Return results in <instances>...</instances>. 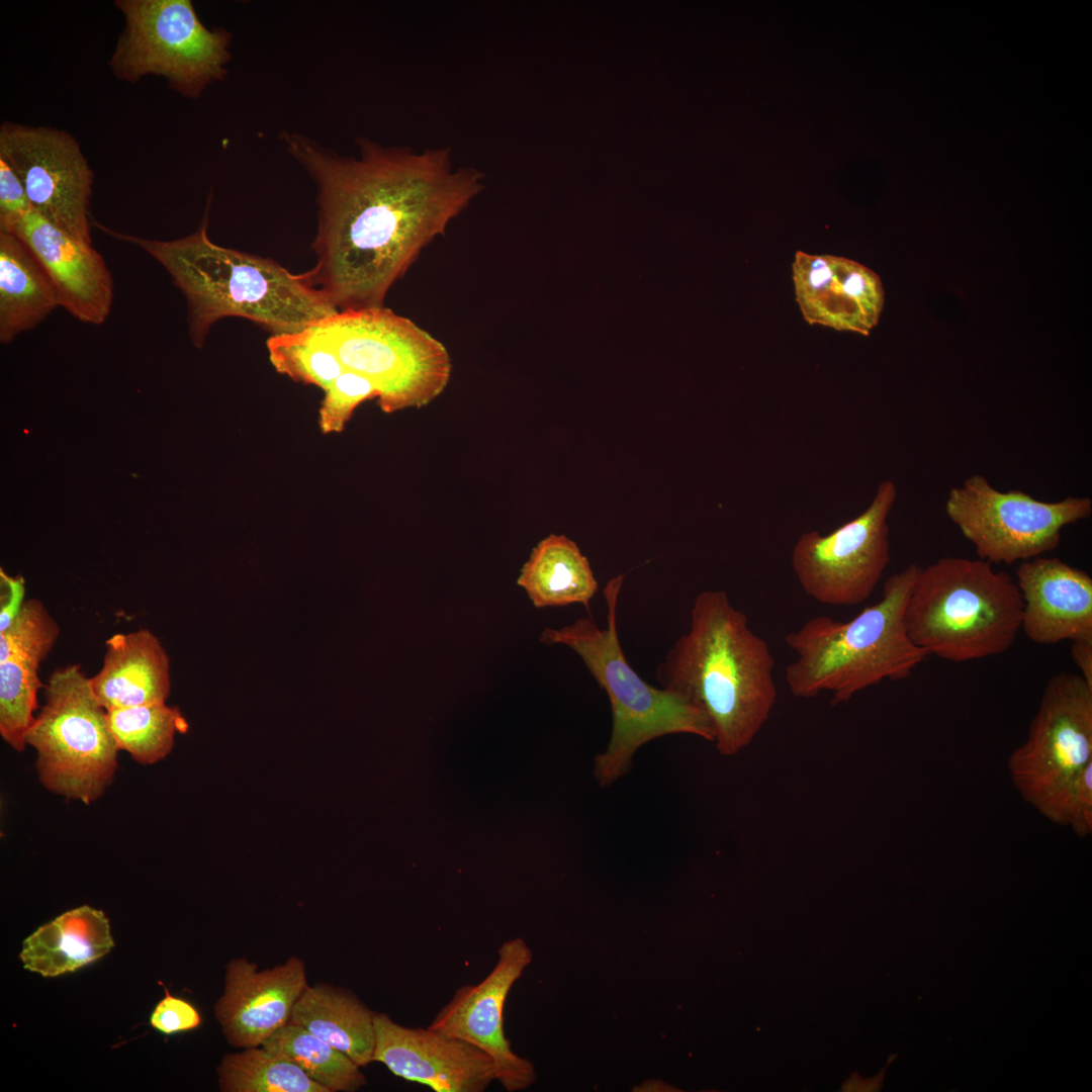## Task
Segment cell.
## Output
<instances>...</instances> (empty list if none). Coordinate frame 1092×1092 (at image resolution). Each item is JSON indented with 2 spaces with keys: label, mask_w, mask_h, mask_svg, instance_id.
<instances>
[{
  "label": "cell",
  "mask_w": 1092,
  "mask_h": 1092,
  "mask_svg": "<svg viewBox=\"0 0 1092 1092\" xmlns=\"http://www.w3.org/2000/svg\"><path fill=\"white\" fill-rule=\"evenodd\" d=\"M58 306L57 290L39 262L16 236L0 231V341L36 328Z\"/></svg>",
  "instance_id": "cell-22"
},
{
  "label": "cell",
  "mask_w": 1092,
  "mask_h": 1092,
  "mask_svg": "<svg viewBox=\"0 0 1092 1092\" xmlns=\"http://www.w3.org/2000/svg\"><path fill=\"white\" fill-rule=\"evenodd\" d=\"M1071 656L1082 678L1092 687V639L1071 642Z\"/></svg>",
  "instance_id": "cell-35"
},
{
  "label": "cell",
  "mask_w": 1092,
  "mask_h": 1092,
  "mask_svg": "<svg viewBox=\"0 0 1092 1092\" xmlns=\"http://www.w3.org/2000/svg\"><path fill=\"white\" fill-rule=\"evenodd\" d=\"M218 1076L225 1092H329L299 1067L262 1045L225 1056Z\"/></svg>",
  "instance_id": "cell-27"
},
{
  "label": "cell",
  "mask_w": 1092,
  "mask_h": 1092,
  "mask_svg": "<svg viewBox=\"0 0 1092 1092\" xmlns=\"http://www.w3.org/2000/svg\"><path fill=\"white\" fill-rule=\"evenodd\" d=\"M44 696L26 734V744L37 752L40 781L56 794L90 803L103 794L117 765L107 711L80 664L56 669Z\"/></svg>",
  "instance_id": "cell-9"
},
{
  "label": "cell",
  "mask_w": 1092,
  "mask_h": 1092,
  "mask_svg": "<svg viewBox=\"0 0 1092 1092\" xmlns=\"http://www.w3.org/2000/svg\"><path fill=\"white\" fill-rule=\"evenodd\" d=\"M1092 761V687L1062 671L1046 682L1025 741L1012 751L1008 769L1021 798L1051 822L1064 826L1069 791Z\"/></svg>",
  "instance_id": "cell-10"
},
{
  "label": "cell",
  "mask_w": 1092,
  "mask_h": 1092,
  "mask_svg": "<svg viewBox=\"0 0 1092 1092\" xmlns=\"http://www.w3.org/2000/svg\"><path fill=\"white\" fill-rule=\"evenodd\" d=\"M1021 630L1041 645L1092 639V577L1057 557H1035L1016 570Z\"/></svg>",
  "instance_id": "cell-19"
},
{
  "label": "cell",
  "mask_w": 1092,
  "mask_h": 1092,
  "mask_svg": "<svg viewBox=\"0 0 1092 1092\" xmlns=\"http://www.w3.org/2000/svg\"><path fill=\"white\" fill-rule=\"evenodd\" d=\"M945 512L979 559L1011 564L1056 549L1066 526L1091 516L1092 500L1068 496L1042 502L1021 490H997L974 474L949 490Z\"/></svg>",
  "instance_id": "cell-11"
},
{
  "label": "cell",
  "mask_w": 1092,
  "mask_h": 1092,
  "mask_svg": "<svg viewBox=\"0 0 1092 1092\" xmlns=\"http://www.w3.org/2000/svg\"><path fill=\"white\" fill-rule=\"evenodd\" d=\"M281 141L316 185L315 266L304 275L338 310L383 306L393 283L484 189L450 148L417 152L359 138L341 156L297 132Z\"/></svg>",
  "instance_id": "cell-1"
},
{
  "label": "cell",
  "mask_w": 1092,
  "mask_h": 1092,
  "mask_svg": "<svg viewBox=\"0 0 1092 1092\" xmlns=\"http://www.w3.org/2000/svg\"><path fill=\"white\" fill-rule=\"evenodd\" d=\"M0 231L16 236L52 280L60 301L80 322L102 325L113 300V279L92 244L77 241L35 209L0 221Z\"/></svg>",
  "instance_id": "cell-16"
},
{
  "label": "cell",
  "mask_w": 1092,
  "mask_h": 1092,
  "mask_svg": "<svg viewBox=\"0 0 1092 1092\" xmlns=\"http://www.w3.org/2000/svg\"><path fill=\"white\" fill-rule=\"evenodd\" d=\"M40 662L11 657L0 661V733L15 750L22 751L34 721L37 692L44 688L38 676Z\"/></svg>",
  "instance_id": "cell-28"
},
{
  "label": "cell",
  "mask_w": 1092,
  "mask_h": 1092,
  "mask_svg": "<svg viewBox=\"0 0 1092 1092\" xmlns=\"http://www.w3.org/2000/svg\"><path fill=\"white\" fill-rule=\"evenodd\" d=\"M1022 607L1008 573L979 558L945 556L920 568L904 619L927 655L965 662L1006 652L1021 630Z\"/></svg>",
  "instance_id": "cell-6"
},
{
  "label": "cell",
  "mask_w": 1092,
  "mask_h": 1092,
  "mask_svg": "<svg viewBox=\"0 0 1092 1092\" xmlns=\"http://www.w3.org/2000/svg\"><path fill=\"white\" fill-rule=\"evenodd\" d=\"M60 628L38 599L24 602L10 625L0 632V661L21 657L41 662L53 649Z\"/></svg>",
  "instance_id": "cell-29"
},
{
  "label": "cell",
  "mask_w": 1092,
  "mask_h": 1092,
  "mask_svg": "<svg viewBox=\"0 0 1092 1092\" xmlns=\"http://www.w3.org/2000/svg\"><path fill=\"white\" fill-rule=\"evenodd\" d=\"M113 945L108 918L85 905L36 929L24 940L19 957L26 970L57 977L101 959Z\"/></svg>",
  "instance_id": "cell-21"
},
{
  "label": "cell",
  "mask_w": 1092,
  "mask_h": 1092,
  "mask_svg": "<svg viewBox=\"0 0 1092 1092\" xmlns=\"http://www.w3.org/2000/svg\"><path fill=\"white\" fill-rule=\"evenodd\" d=\"M921 566L910 564L884 583L881 600L849 621L816 616L785 637L797 658L785 671L790 692L833 705L885 679L902 680L928 656L908 636L905 606Z\"/></svg>",
  "instance_id": "cell-4"
},
{
  "label": "cell",
  "mask_w": 1092,
  "mask_h": 1092,
  "mask_svg": "<svg viewBox=\"0 0 1092 1092\" xmlns=\"http://www.w3.org/2000/svg\"><path fill=\"white\" fill-rule=\"evenodd\" d=\"M897 488L885 480L870 506L832 532L803 533L792 551L802 589L829 606H855L871 597L890 562L888 516Z\"/></svg>",
  "instance_id": "cell-12"
},
{
  "label": "cell",
  "mask_w": 1092,
  "mask_h": 1092,
  "mask_svg": "<svg viewBox=\"0 0 1092 1092\" xmlns=\"http://www.w3.org/2000/svg\"><path fill=\"white\" fill-rule=\"evenodd\" d=\"M374 1016L375 1012L346 990L307 985L289 1022L324 1039L362 1068L373 1062Z\"/></svg>",
  "instance_id": "cell-23"
},
{
  "label": "cell",
  "mask_w": 1092,
  "mask_h": 1092,
  "mask_svg": "<svg viewBox=\"0 0 1092 1092\" xmlns=\"http://www.w3.org/2000/svg\"><path fill=\"white\" fill-rule=\"evenodd\" d=\"M373 1062L435 1092H483L496 1080L493 1060L477 1046L430 1028H411L375 1013Z\"/></svg>",
  "instance_id": "cell-15"
},
{
  "label": "cell",
  "mask_w": 1092,
  "mask_h": 1092,
  "mask_svg": "<svg viewBox=\"0 0 1092 1092\" xmlns=\"http://www.w3.org/2000/svg\"><path fill=\"white\" fill-rule=\"evenodd\" d=\"M1 583L8 589V598L1 604L0 632L5 630L20 611L25 601L24 579L21 575L11 577L3 569L0 570Z\"/></svg>",
  "instance_id": "cell-34"
},
{
  "label": "cell",
  "mask_w": 1092,
  "mask_h": 1092,
  "mask_svg": "<svg viewBox=\"0 0 1092 1092\" xmlns=\"http://www.w3.org/2000/svg\"><path fill=\"white\" fill-rule=\"evenodd\" d=\"M90 684L106 711L166 703L171 688L169 657L147 629L117 633L106 640L103 665Z\"/></svg>",
  "instance_id": "cell-20"
},
{
  "label": "cell",
  "mask_w": 1092,
  "mask_h": 1092,
  "mask_svg": "<svg viewBox=\"0 0 1092 1092\" xmlns=\"http://www.w3.org/2000/svg\"><path fill=\"white\" fill-rule=\"evenodd\" d=\"M201 1022L197 1009L188 1001L173 997L165 989V997L158 1003L151 1016L154 1028L165 1034L187 1031Z\"/></svg>",
  "instance_id": "cell-32"
},
{
  "label": "cell",
  "mask_w": 1092,
  "mask_h": 1092,
  "mask_svg": "<svg viewBox=\"0 0 1092 1092\" xmlns=\"http://www.w3.org/2000/svg\"><path fill=\"white\" fill-rule=\"evenodd\" d=\"M377 397L373 382L367 377L344 370L325 389L320 408V428L324 434L341 432L355 408L363 401Z\"/></svg>",
  "instance_id": "cell-30"
},
{
  "label": "cell",
  "mask_w": 1092,
  "mask_h": 1092,
  "mask_svg": "<svg viewBox=\"0 0 1092 1092\" xmlns=\"http://www.w3.org/2000/svg\"><path fill=\"white\" fill-rule=\"evenodd\" d=\"M107 235L146 251L171 276L187 303L190 339L201 347L228 316L250 320L272 336L299 332L338 309L305 277L277 262L214 244L208 213L186 237L161 241L125 235L94 221Z\"/></svg>",
  "instance_id": "cell-3"
},
{
  "label": "cell",
  "mask_w": 1092,
  "mask_h": 1092,
  "mask_svg": "<svg viewBox=\"0 0 1092 1092\" xmlns=\"http://www.w3.org/2000/svg\"><path fill=\"white\" fill-rule=\"evenodd\" d=\"M343 371L370 379L385 413L430 403L446 388V347L413 321L384 306L338 310L308 326Z\"/></svg>",
  "instance_id": "cell-7"
},
{
  "label": "cell",
  "mask_w": 1092,
  "mask_h": 1092,
  "mask_svg": "<svg viewBox=\"0 0 1092 1092\" xmlns=\"http://www.w3.org/2000/svg\"><path fill=\"white\" fill-rule=\"evenodd\" d=\"M775 658L747 616L721 589L697 595L689 631L655 671L662 689L699 707L708 717L716 748L732 756L746 748L776 705Z\"/></svg>",
  "instance_id": "cell-2"
},
{
  "label": "cell",
  "mask_w": 1092,
  "mask_h": 1092,
  "mask_svg": "<svg viewBox=\"0 0 1092 1092\" xmlns=\"http://www.w3.org/2000/svg\"><path fill=\"white\" fill-rule=\"evenodd\" d=\"M792 273L796 301L808 324L863 336L878 325L885 291L880 276L867 266L798 251Z\"/></svg>",
  "instance_id": "cell-17"
},
{
  "label": "cell",
  "mask_w": 1092,
  "mask_h": 1092,
  "mask_svg": "<svg viewBox=\"0 0 1092 1092\" xmlns=\"http://www.w3.org/2000/svg\"><path fill=\"white\" fill-rule=\"evenodd\" d=\"M1064 826L1079 837L1092 833V761L1078 774L1069 791Z\"/></svg>",
  "instance_id": "cell-31"
},
{
  "label": "cell",
  "mask_w": 1092,
  "mask_h": 1092,
  "mask_svg": "<svg viewBox=\"0 0 1092 1092\" xmlns=\"http://www.w3.org/2000/svg\"><path fill=\"white\" fill-rule=\"evenodd\" d=\"M531 959L523 939L505 941L490 973L478 984L458 988L428 1026L485 1052L495 1064L496 1080L510 1092L524 1090L535 1080L533 1065L513 1052L504 1029L506 999Z\"/></svg>",
  "instance_id": "cell-14"
},
{
  "label": "cell",
  "mask_w": 1092,
  "mask_h": 1092,
  "mask_svg": "<svg viewBox=\"0 0 1092 1092\" xmlns=\"http://www.w3.org/2000/svg\"><path fill=\"white\" fill-rule=\"evenodd\" d=\"M517 584L536 608L581 604L590 613L598 581L587 558L564 535L550 534L532 550Z\"/></svg>",
  "instance_id": "cell-24"
},
{
  "label": "cell",
  "mask_w": 1092,
  "mask_h": 1092,
  "mask_svg": "<svg viewBox=\"0 0 1092 1092\" xmlns=\"http://www.w3.org/2000/svg\"><path fill=\"white\" fill-rule=\"evenodd\" d=\"M624 578V574L611 578L603 589L606 628L598 627L593 618H579L560 629L545 628L540 636L545 644H564L575 651L610 700V741L594 763L600 787H609L630 771L636 751L653 739L692 734L714 742L711 723L699 707L670 691L650 686L627 661L617 628Z\"/></svg>",
  "instance_id": "cell-5"
},
{
  "label": "cell",
  "mask_w": 1092,
  "mask_h": 1092,
  "mask_svg": "<svg viewBox=\"0 0 1092 1092\" xmlns=\"http://www.w3.org/2000/svg\"><path fill=\"white\" fill-rule=\"evenodd\" d=\"M107 720L118 749L143 764L164 758L173 747L175 735L188 729L179 709L166 703L111 709Z\"/></svg>",
  "instance_id": "cell-26"
},
{
  "label": "cell",
  "mask_w": 1092,
  "mask_h": 1092,
  "mask_svg": "<svg viewBox=\"0 0 1092 1092\" xmlns=\"http://www.w3.org/2000/svg\"><path fill=\"white\" fill-rule=\"evenodd\" d=\"M262 1046L299 1067L329 1092H354L366 1084L360 1066L297 1024L288 1022L280 1027Z\"/></svg>",
  "instance_id": "cell-25"
},
{
  "label": "cell",
  "mask_w": 1092,
  "mask_h": 1092,
  "mask_svg": "<svg viewBox=\"0 0 1092 1092\" xmlns=\"http://www.w3.org/2000/svg\"><path fill=\"white\" fill-rule=\"evenodd\" d=\"M0 158L19 177L33 209L71 238L92 244L94 173L71 133L6 121L0 126Z\"/></svg>",
  "instance_id": "cell-13"
},
{
  "label": "cell",
  "mask_w": 1092,
  "mask_h": 1092,
  "mask_svg": "<svg viewBox=\"0 0 1092 1092\" xmlns=\"http://www.w3.org/2000/svg\"><path fill=\"white\" fill-rule=\"evenodd\" d=\"M307 985L305 965L298 957L263 971L247 959L232 960L224 992L214 1007L228 1041L242 1049L262 1045L289 1022Z\"/></svg>",
  "instance_id": "cell-18"
},
{
  "label": "cell",
  "mask_w": 1092,
  "mask_h": 1092,
  "mask_svg": "<svg viewBox=\"0 0 1092 1092\" xmlns=\"http://www.w3.org/2000/svg\"><path fill=\"white\" fill-rule=\"evenodd\" d=\"M124 26L109 59L113 76L129 83L153 75L186 98L197 99L222 81L232 34L207 28L190 0H116Z\"/></svg>",
  "instance_id": "cell-8"
},
{
  "label": "cell",
  "mask_w": 1092,
  "mask_h": 1092,
  "mask_svg": "<svg viewBox=\"0 0 1092 1092\" xmlns=\"http://www.w3.org/2000/svg\"><path fill=\"white\" fill-rule=\"evenodd\" d=\"M31 207L24 186L11 167L0 158V221Z\"/></svg>",
  "instance_id": "cell-33"
}]
</instances>
